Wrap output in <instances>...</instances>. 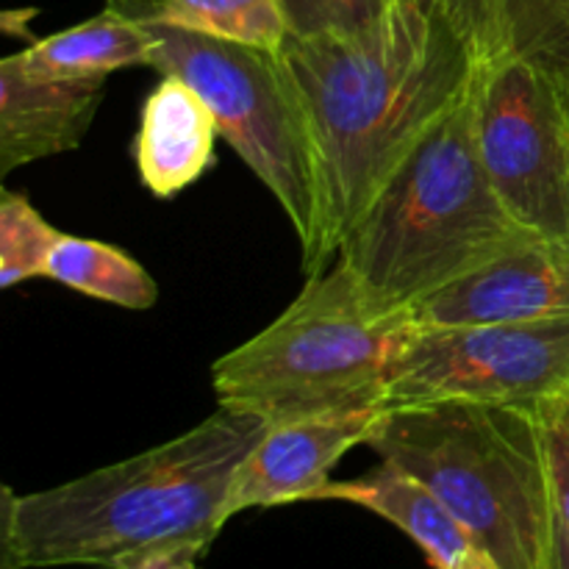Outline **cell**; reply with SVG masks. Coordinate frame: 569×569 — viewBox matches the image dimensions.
Here are the masks:
<instances>
[{"label":"cell","instance_id":"6da1fadb","mask_svg":"<svg viewBox=\"0 0 569 569\" xmlns=\"http://www.w3.org/2000/svg\"><path fill=\"white\" fill-rule=\"evenodd\" d=\"M278 56L315 137L328 270L389 178L470 92L483 59L417 0L389 6L365 33H289Z\"/></svg>","mask_w":569,"mask_h":569},{"label":"cell","instance_id":"7a4b0ae2","mask_svg":"<svg viewBox=\"0 0 569 569\" xmlns=\"http://www.w3.org/2000/svg\"><path fill=\"white\" fill-rule=\"evenodd\" d=\"M270 422L220 409L181 437L81 478L3 487L0 569L114 567L156 548L214 542L237 467Z\"/></svg>","mask_w":569,"mask_h":569},{"label":"cell","instance_id":"3957f363","mask_svg":"<svg viewBox=\"0 0 569 569\" xmlns=\"http://www.w3.org/2000/svg\"><path fill=\"white\" fill-rule=\"evenodd\" d=\"M533 242L539 237L511 217L481 161L472 81L378 192L337 261L376 300L415 309Z\"/></svg>","mask_w":569,"mask_h":569},{"label":"cell","instance_id":"277c9868","mask_svg":"<svg viewBox=\"0 0 569 569\" xmlns=\"http://www.w3.org/2000/svg\"><path fill=\"white\" fill-rule=\"evenodd\" d=\"M367 448L426 483L500 569H550L556 500L537 406H387Z\"/></svg>","mask_w":569,"mask_h":569},{"label":"cell","instance_id":"5b68a950","mask_svg":"<svg viewBox=\"0 0 569 569\" xmlns=\"http://www.w3.org/2000/svg\"><path fill=\"white\" fill-rule=\"evenodd\" d=\"M415 331L411 309L376 300L333 261L264 331L214 361L217 403L267 422L378 409Z\"/></svg>","mask_w":569,"mask_h":569},{"label":"cell","instance_id":"8992f818","mask_svg":"<svg viewBox=\"0 0 569 569\" xmlns=\"http://www.w3.org/2000/svg\"><path fill=\"white\" fill-rule=\"evenodd\" d=\"M156 37L153 70L187 81L217 120V133L256 172L292 222L306 276L322 272V189L315 137L281 56L172 26Z\"/></svg>","mask_w":569,"mask_h":569},{"label":"cell","instance_id":"52a82bcc","mask_svg":"<svg viewBox=\"0 0 569 569\" xmlns=\"http://www.w3.org/2000/svg\"><path fill=\"white\" fill-rule=\"evenodd\" d=\"M476 133L495 192L539 239L569 237V111L565 83L531 56L483 61Z\"/></svg>","mask_w":569,"mask_h":569},{"label":"cell","instance_id":"ba28073f","mask_svg":"<svg viewBox=\"0 0 569 569\" xmlns=\"http://www.w3.org/2000/svg\"><path fill=\"white\" fill-rule=\"evenodd\" d=\"M569 392V317L420 326L400 350L387 406L526 403Z\"/></svg>","mask_w":569,"mask_h":569},{"label":"cell","instance_id":"9c48e42d","mask_svg":"<svg viewBox=\"0 0 569 569\" xmlns=\"http://www.w3.org/2000/svg\"><path fill=\"white\" fill-rule=\"evenodd\" d=\"M387 406L270 422L250 448L226 500V522L248 509L315 500L348 450L367 445Z\"/></svg>","mask_w":569,"mask_h":569},{"label":"cell","instance_id":"30bf717a","mask_svg":"<svg viewBox=\"0 0 569 569\" xmlns=\"http://www.w3.org/2000/svg\"><path fill=\"white\" fill-rule=\"evenodd\" d=\"M411 315L420 326L569 317V237L539 239L531 248L420 300Z\"/></svg>","mask_w":569,"mask_h":569},{"label":"cell","instance_id":"8fae6325","mask_svg":"<svg viewBox=\"0 0 569 569\" xmlns=\"http://www.w3.org/2000/svg\"><path fill=\"white\" fill-rule=\"evenodd\" d=\"M106 78H53L0 61V176L76 150L103 100Z\"/></svg>","mask_w":569,"mask_h":569},{"label":"cell","instance_id":"7c38bea8","mask_svg":"<svg viewBox=\"0 0 569 569\" xmlns=\"http://www.w3.org/2000/svg\"><path fill=\"white\" fill-rule=\"evenodd\" d=\"M217 120L206 100L176 76H161L142 109L137 170L156 198H172L198 181L214 159Z\"/></svg>","mask_w":569,"mask_h":569},{"label":"cell","instance_id":"4fadbf2b","mask_svg":"<svg viewBox=\"0 0 569 569\" xmlns=\"http://www.w3.org/2000/svg\"><path fill=\"white\" fill-rule=\"evenodd\" d=\"M315 500H345L383 517L415 539L433 569H448L472 550L470 537L448 506L426 483L389 461H381L376 470L353 481H328Z\"/></svg>","mask_w":569,"mask_h":569},{"label":"cell","instance_id":"5bb4252c","mask_svg":"<svg viewBox=\"0 0 569 569\" xmlns=\"http://www.w3.org/2000/svg\"><path fill=\"white\" fill-rule=\"evenodd\" d=\"M156 37L148 26L103 9L76 28L37 39L14 53L26 70L53 78H106L126 67H153Z\"/></svg>","mask_w":569,"mask_h":569},{"label":"cell","instance_id":"9a60e30c","mask_svg":"<svg viewBox=\"0 0 569 569\" xmlns=\"http://www.w3.org/2000/svg\"><path fill=\"white\" fill-rule=\"evenodd\" d=\"M139 26H172L281 53L289 22L278 0H106Z\"/></svg>","mask_w":569,"mask_h":569},{"label":"cell","instance_id":"2e32d148","mask_svg":"<svg viewBox=\"0 0 569 569\" xmlns=\"http://www.w3.org/2000/svg\"><path fill=\"white\" fill-rule=\"evenodd\" d=\"M44 278L120 309L144 311L159 300V287L150 272L126 250L98 239L61 233L44 267Z\"/></svg>","mask_w":569,"mask_h":569},{"label":"cell","instance_id":"e0dca14e","mask_svg":"<svg viewBox=\"0 0 569 569\" xmlns=\"http://www.w3.org/2000/svg\"><path fill=\"white\" fill-rule=\"evenodd\" d=\"M61 233L39 214L26 194L0 198V287L11 289L31 278H44L50 253Z\"/></svg>","mask_w":569,"mask_h":569},{"label":"cell","instance_id":"ac0fdd59","mask_svg":"<svg viewBox=\"0 0 569 569\" xmlns=\"http://www.w3.org/2000/svg\"><path fill=\"white\" fill-rule=\"evenodd\" d=\"M553 481L556 515L569 533V392L537 403Z\"/></svg>","mask_w":569,"mask_h":569},{"label":"cell","instance_id":"d6986e66","mask_svg":"<svg viewBox=\"0 0 569 569\" xmlns=\"http://www.w3.org/2000/svg\"><path fill=\"white\" fill-rule=\"evenodd\" d=\"M206 550H209V545L203 542L167 545V548H156L150 553L137 556V559L103 569H200V559H203Z\"/></svg>","mask_w":569,"mask_h":569},{"label":"cell","instance_id":"ffe728a7","mask_svg":"<svg viewBox=\"0 0 569 569\" xmlns=\"http://www.w3.org/2000/svg\"><path fill=\"white\" fill-rule=\"evenodd\" d=\"M333 31L365 33L387 17L389 0H328Z\"/></svg>","mask_w":569,"mask_h":569},{"label":"cell","instance_id":"44dd1931","mask_svg":"<svg viewBox=\"0 0 569 569\" xmlns=\"http://www.w3.org/2000/svg\"><path fill=\"white\" fill-rule=\"evenodd\" d=\"M289 22L292 37H317L333 31V17L328 0H278Z\"/></svg>","mask_w":569,"mask_h":569},{"label":"cell","instance_id":"7402d4cb","mask_svg":"<svg viewBox=\"0 0 569 569\" xmlns=\"http://www.w3.org/2000/svg\"><path fill=\"white\" fill-rule=\"evenodd\" d=\"M550 569H569V533L561 526L559 515H556V542H553V561Z\"/></svg>","mask_w":569,"mask_h":569},{"label":"cell","instance_id":"603a6c76","mask_svg":"<svg viewBox=\"0 0 569 569\" xmlns=\"http://www.w3.org/2000/svg\"><path fill=\"white\" fill-rule=\"evenodd\" d=\"M448 569H500V567L495 565L487 553H481V550L472 548V550H467L461 559H456Z\"/></svg>","mask_w":569,"mask_h":569},{"label":"cell","instance_id":"cb8c5ba5","mask_svg":"<svg viewBox=\"0 0 569 569\" xmlns=\"http://www.w3.org/2000/svg\"><path fill=\"white\" fill-rule=\"evenodd\" d=\"M395 3H406V0H389V6H395ZM417 3H422V6H428V0H417Z\"/></svg>","mask_w":569,"mask_h":569},{"label":"cell","instance_id":"d4e9b609","mask_svg":"<svg viewBox=\"0 0 569 569\" xmlns=\"http://www.w3.org/2000/svg\"><path fill=\"white\" fill-rule=\"evenodd\" d=\"M565 100H567V111H569V81L565 83Z\"/></svg>","mask_w":569,"mask_h":569}]
</instances>
